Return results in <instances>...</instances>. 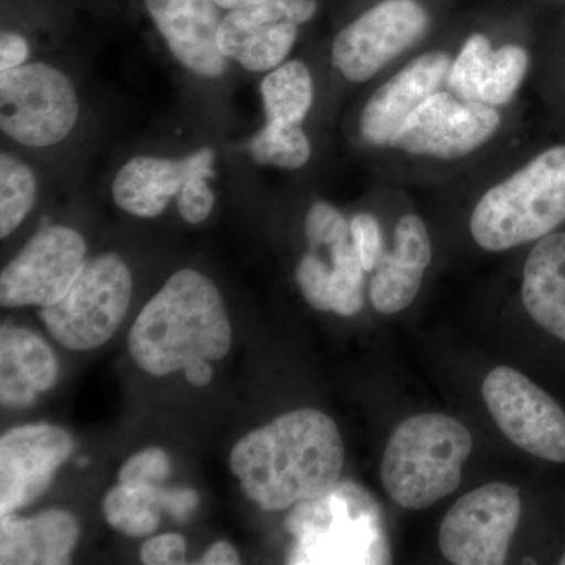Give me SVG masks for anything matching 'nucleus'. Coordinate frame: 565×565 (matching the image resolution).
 I'll list each match as a JSON object with an SVG mask.
<instances>
[{
    "label": "nucleus",
    "instance_id": "f03ea898",
    "mask_svg": "<svg viewBox=\"0 0 565 565\" xmlns=\"http://www.w3.org/2000/svg\"><path fill=\"white\" fill-rule=\"evenodd\" d=\"M232 340V322L217 286L199 270L182 269L141 308L128 348L141 371L163 377L196 360L225 359Z\"/></svg>",
    "mask_w": 565,
    "mask_h": 565
},
{
    "label": "nucleus",
    "instance_id": "423d86ee",
    "mask_svg": "<svg viewBox=\"0 0 565 565\" xmlns=\"http://www.w3.org/2000/svg\"><path fill=\"white\" fill-rule=\"evenodd\" d=\"M81 103L73 81L43 62L0 74V128L28 148L61 143L76 128Z\"/></svg>",
    "mask_w": 565,
    "mask_h": 565
},
{
    "label": "nucleus",
    "instance_id": "412c9836",
    "mask_svg": "<svg viewBox=\"0 0 565 565\" xmlns=\"http://www.w3.org/2000/svg\"><path fill=\"white\" fill-rule=\"evenodd\" d=\"M522 300L545 332L565 343V233L535 243L523 267Z\"/></svg>",
    "mask_w": 565,
    "mask_h": 565
},
{
    "label": "nucleus",
    "instance_id": "39448f33",
    "mask_svg": "<svg viewBox=\"0 0 565 565\" xmlns=\"http://www.w3.org/2000/svg\"><path fill=\"white\" fill-rule=\"evenodd\" d=\"M132 299V275L117 253L88 259L61 302L41 308L47 332L70 351L102 348L125 321Z\"/></svg>",
    "mask_w": 565,
    "mask_h": 565
},
{
    "label": "nucleus",
    "instance_id": "0eeeda50",
    "mask_svg": "<svg viewBox=\"0 0 565 565\" xmlns=\"http://www.w3.org/2000/svg\"><path fill=\"white\" fill-rule=\"evenodd\" d=\"M520 516L519 489L490 482L451 505L441 522L438 546L451 564H504Z\"/></svg>",
    "mask_w": 565,
    "mask_h": 565
},
{
    "label": "nucleus",
    "instance_id": "393cba45",
    "mask_svg": "<svg viewBox=\"0 0 565 565\" xmlns=\"http://www.w3.org/2000/svg\"><path fill=\"white\" fill-rule=\"evenodd\" d=\"M253 161L282 170H297L310 161L311 141L302 126L266 122L248 143Z\"/></svg>",
    "mask_w": 565,
    "mask_h": 565
},
{
    "label": "nucleus",
    "instance_id": "72a5a7b5",
    "mask_svg": "<svg viewBox=\"0 0 565 565\" xmlns=\"http://www.w3.org/2000/svg\"><path fill=\"white\" fill-rule=\"evenodd\" d=\"M29 52L31 46L24 36L17 32L3 31L0 35V74L24 65Z\"/></svg>",
    "mask_w": 565,
    "mask_h": 565
},
{
    "label": "nucleus",
    "instance_id": "7ed1b4c3",
    "mask_svg": "<svg viewBox=\"0 0 565 565\" xmlns=\"http://www.w3.org/2000/svg\"><path fill=\"white\" fill-rule=\"evenodd\" d=\"M565 223V143L552 145L489 189L471 214L479 247L504 252L557 232Z\"/></svg>",
    "mask_w": 565,
    "mask_h": 565
},
{
    "label": "nucleus",
    "instance_id": "4468645a",
    "mask_svg": "<svg viewBox=\"0 0 565 565\" xmlns=\"http://www.w3.org/2000/svg\"><path fill=\"white\" fill-rule=\"evenodd\" d=\"M74 451L68 430L52 424L14 427L0 438V514H11L46 492Z\"/></svg>",
    "mask_w": 565,
    "mask_h": 565
},
{
    "label": "nucleus",
    "instance_id": "6e6552de",
    "mask_svg": "<svg viewBox=\"0 0 565 565\" xmlns=\"http://www.w3.org/2000/svg\"><path fill=\"white\" fill-rule=\"evenodd\" d=\"M84 236L65 225L41 228L0 274L6 308L52 307L79 278L88 258Z\"/></svg>",
    "mask_w": 565,
    "mask_h": 565
},
{
    "label": "nucleus",
    "instance_id": "5701e85b",
    "mask_svg": "<svg viewBox=\"0 0 565 565\" xmlns=\"http://www.w3.org/2000/svg\"><path fill=\"white\" fill-rule=\"evenodd\" d=\"M166 490L161 487H111L103 500V515L114 530L128 537H145L158 531Z\"/></svg>",
    "mask_w": 565,
    "mask_h": 565
},
{
    "label": "nucleus",
    "instance_id": "dca6fc26",
    "mask_svg": "<svg viewBox=\"0 0 565 565\" xmlns=\"http://www.w3.org/2000/svg\"><path fill=\"white\" fill-rule=\"evenodd\" d=\"M214 162L215 152L211 148L180 159L136 156L115 174L111 196L121 211L134 217H159L193 174L214 177Z\"/></svg>",
    "mask_w": 565,
    "mask_h": 565
},
{
    "label": "nucleus",
    "instance_id": "ddd939ff",
    "mask_svg": "<svg viewBox=\"0 0 565 565\" xmlns=\"http://www.w3.org/2000/svg\"><path fill=\"white\" fill-rule=\"evenodd\" d=\"M318 0H266L226 11L218 29V47L228 61L250 73L277 68L292 51L300 25L318 13Z\"/></svg>",
    "mask_w": 565,
    "mask_h": 565
},
{
    "label": "nucleus",
    "instance_id": "9b49d317",
    "mask_svg": "<svg viewBox=\"0 0 565 565\" xmlns=\"http://www.w3.org/2000/svg\"><path fill=\"white\" fill-rule=\"evenodd\" d=\"M338 486L315 500L294 505L288 530L294 545L291 564H367L375 563L366 546L371 541L370 522L353 511L359 489Z\"/></svg>",
    "mask_w": 565,
    "mask_h": 565
},
{
    "label": "nucleus",
    "instance_id": "1a4fd4ad",
    "mask_svg": "<svg viewBox=\"0 0 565 565\" xmlns=\"http://www.w3.org/2000/svg\"><path fill=\"white\" fill-rule=\"evenodd\" d=\"M430 18L418 0H381L338 33L334 68L345 79L366 82L411 50L429 31Z\"/></svg>",
    "mask_w": 565,
    "mask_h": 565
},
{
    "label": "nucleus",
    "instance_id": "c9c22d12",
    "mask_svg": "<svg viewBox=\"0 0 565 565\" xmlns=\"http://www.w3.org/2000/svg\"><path fill=\"white\" fill-rule=\"evenodd\" d=\"M185 379L193 386H204L212 381V366L207 360H196L184 367Z\"/></svg>",
    "mask_w": 565,
    "mask_h": 565
},
{
    "label": "nucleus",
    "instance_id": "58836bf2",
    "mask_svg": "<svg viewBox=\"0 0 565 565\" xmlns=\"http://www.w3.org/2000/svg\"><path fill=\"white\" fill-rule=\"evenodd\" d=\"M564 93H565V77H564Z\"/></svg>",
    "mask_w": 565,
    "mask_h": 565
},
{
    "label": "nucleus",
    "instance_id": "f8f14e48",
    "mask_svg": "<svg viewBox=\"0 0 565 565\" xmlns=\"http://www.w3.org/2000/svg\"><path fill=\"white\" fill-rule=\"evenodd\" d=\"M500 126L494 107L463 102L451 92H437L407 118L392 147L408 154L451 161L479 150Z\"/></svg>",
    "mask_w": 565,
    "mask_h": 565
},
{
    "label": "nucleus",
    "instance_id": "b1692460",
    "mask_svg": "<svg viewBox=\"0 0 565 565\" xmlns=\"http://www.w3.org/2000/svg\"><path fill=\"white\" fill-rule=\"evenodd\" d=\"M36 177L32 167L10 152L0 156V237L20 228L35 206Z\"/></svg>",
    "mask_w": 565,
    "mask_h": 565
},
{
    "label": "nucleus",
    "instance_id": "4c0bfd02",
    "mask_svg": "<svg viewBox=\"0 0 565 565\" xmlns=\"http://www.w3.org/2000/svg\"><path fill=\"white\" fill-rule=\"evenodd\" d=\"M559 564L565 565V553L563 556H561Z\"/></svg>",
    "mask_w": 565,
    "mask_h": 565
},
{
    "label": "nucleus",
    "instance_id": "9d476101",
    "mask_svg": "<svg viewBox=\"0 0 565 565\" xmlns=\"http://www.w3.org/2000/svg\"><path fill=\"white\" fill-rule=\"evenodd\" d=\"M482 396L512 444L537 459L565 463V412L526 375L500 366L487 375Z\"/></svg>",
    "mask_w": 565,
    "mask_h": 565
},
{
    "label": "nucleus",
    "instance_id": "a211bd4d",
    "mask_svg": "<svg viewBox=\"0 0 565 565\" xmlns=\"http://www.w3.org/2000/svg\"><path fill=\"white\" fill-rule=\"evenodd\" d=\"M433 259V243L422 217L407 214L394 230L392 250H385L374 269L370 297L375 310L394 315L418 296L424 274Z\"/></svg>",
    "mask_w": 565,
    "mask_h": 565
},
{
    "label": "nucleus",
    "instance_id": "c756f323",
    "mask_svg": "<svg viewBox=\"0 0 565 565\" xmlns=\"http://www.w3.org/2000/svg\"><path fill=\"white\" fill-rule=\"evenodd\" d=\"M296 280L300 292L311 307L318 311H330V285L332 266H327L315 250L300 259L296 270Z\"/></svg>",
    "mask_w": 565,
    "mask_h": 565
},
{
    "label": "nucleus",
    "instance_id": "2f4dec72",
    "mask_svg": "<svg viewBox=\"0 0 565 565\" xmlns=\"http://www.w3.org/2000/svg\"><path fill=\"white\" fill-rule=\"evenodd\" d=\"M349 223H351L352 243L359 253L363 269L366 273H373L385 252L381 223L367 212L353 215Z\"/></svg>",
    "mask_w": 565,
    "mask_h": 565
},
{
    "label": "nucleus",
    "instance_id": "6ab92c4d",
    "mask_svg": "<svg viewBox=\"0 0 565 565\" xmlns=\"http://www.w3.org/2000/svg\"><path fill=\"white\" fill-rule=\"evenodd\" d=\"M81 527L70 512L61 509L40 512L31 519L2 514L0 522V564H68Z\"/></svg>",
    "mask_w": 565,
    "mask_h": 565
},
{
    "label": "nucleus",
    "instance_id": "aec40b11",
    "mask_svg": "<svg viewBox=\"0 0 565 565\" xmlns=\"http://www.w3.org/2000/svg\"><path fill=\"white\" fill-rule=\"evenodd\" d=\"M58 377V362L43 338L6 326L0 330V399L6 407H29Z\"/></svg>",
    "mask_w": 565,
    "mask_h": 565
},
{
    "label": "nucleus",
    "instance_id": "bb28decb",
    "mask_svg": "<svg viewBox=\"0 0 565 565\" xmlns=\"http://www.w3.org/2000/svg\"><path fill=\"white\" fill-rule=\"evenodd\" d=\"M492 52V43L484 33L468 36L456 61L449 66V92L455 93L457 98L463 102L479 103V87Z\"/></svg>",
    "mask_w": 565,
    "mask_h": 565
},
{
    "label": "nucleus",
    "instance_id": "f3484780",
    "mask_svg": "<svg viewBox=\"0 0 565 565\" xmlns=\"http://www.w3.org/2000/svg\"><path fill=\"white\" fill-rule=\"evenodd\" d=\"M445 52H427L405 65L371 96L360 117V132L374 147L392 145L407 118L448 79Z\"/></svg>",
    "mask_w": 565,
    "mask_h": 565
},
{
    "label": "nucleus",
    "instance_id": "473e14b6",
    "mask_svg": "<svg viewBox=\"0 0 565 565\" xmlns=\"http://www.w3.org/2000/svg\"><path fill=\"white\" fill-rule=\"evenodd\" d=\"M185 553L188 546L184 537L177 533H167L145 542L140 548V559L147 565L184 564Z\"/></svg>",
    "mask_w": 565,
    "mask_h": 565
},
{
    "label": "nucleus",
    "instance_id": "cd10ccee",
    "mask_svg": "<svg viewBox=\"0 0 565 565\" xmlns=\"http://www.w3.org/2000/svg\"><path fill=\"white\" fill-rule=\"evenodd\" d=\"M305 236L311 250L327 248L351 237V223L332 204L318 202L310 207L305 218Z\"/></svg>",
    "mask_w": 565,
    "mask_h": 565
},
{
    "label": "nucleus",
    "instance_id": "f257e3e1",
    "mask_svg": "<svg viewBox=\"0 0 565 565\" xmlns=\"http://www.w3.org/2000/svg\"><path fill=\"white\" fill-rule=\"evenodd\" d=\"M230 467L248 500L263 511H286L338 486L343 438L322 412H289L245 434L233 446Z\"/></svg>",
    "mask_w": 565,
    "mask_h": 565
},
{
    "label": "nucleus",
    "instance_id": "7c9ffc66",
    "mask_svg": "<svg viewBox=\"0 0 565 565\" xmlns=\"http://www.w3.org/2000/svg\"><path fill=\"white\" fill-rule=\"evenodd\" d=\"M211 178L210 174H193L174 196L178 212L189 225H200L214 211L215 195L210 185Z\"/></svg>",
    "mask_w": 565,
    "mask_h": 565
},
{
    "label": "nucleus",
    "instance_id": "e433bc0d",
    "mask_svg": "<svg viewBox=\"0 0 565 565\" xmlns=\"http://www.w3.org/2000/svg\"><path fill=\"white\" fill-rule=\"evenodd\" d=\"M263 2H266V0H214L215 6L225 11L248 9V7L258 6Z\"/></svg>",
    "mask_w": 565,
    "mask_h": 565
},
{
    "label": "nucleus",
    "instance_id": "a878e982",
    "mask_svg": "<svg viewBox=\"0 0 565 565\" xmlns=\"http://www.w3.org/2000/svg\"><path fill=\"white\" fill-rule=\"evenodd\" d=\"M530 63V52L520 44H504L493 51L487 62L478 102L494 109L505 106L522 87Z\"/></svg>",
    "mask_w": 565,
    "mask_h": 565
},
{
    "label": "nucleus",
    "instance_id": "4be33fe9",
    "mask_svg": "<svg viewBox=\"0 0 565 565\" xmlns=\"http://www.w3.org/2000/svg\"><path fill=\"white\" fill-rule=\"evenodd\" d=\"M259 92L267 121L302 126L313 106V76L303 62H282L267 73Z\"/></svg>",
    "mask_w": 565,
    "mask_h": 565
},
{
    "label": "nucleus",
    "instance_id": "c85d7f7f",
    "mask_svg": "<svg viewBox=\"0 0 565 565\" xmlns=\"http://www.w3.org/2000/svg\"><path fill=\"white\" fill-rule=\"evenodd\" d=\"M169 475V456L158 446H151L141 449L122 463L118 471V482L131 487H161Z\"/></svg>",
    "mask_w": 565,
    "mask_h": 565
},
{
    "label": "nucleus",
    "instance_id": "20e7f679",
    "mask_svg": "<svg viewBox=\"0 0 565 565\" xmlns=\"http://www.w3.org/2000/svg\"><path fill=\"white\" fill-rule=\"evenodd\" d=\"M471 449L470 430L451 416H412L396 427L386 444L382 484L394 503L405 509L430 508L456 492Z\"/></svg>",
    "mask_w": 565,
    "mask_h": 565
},
{
    "label": "nucleus",
    "instance_id": "f704fd0d",
    "mask_svg": "<svg viewBox=\"0 0 565 565\" xmlns=\"http://www.w3.org/2000/svg\"><path fill=\"white\" fill-rule=\"evenodd\" d=\"M200 564L207 565H236L241 564L239 553L228 542H215L202 556Z\"/></svg>",
    "mask_w": 565,
    "mask_h": 565
},
{
    "label": "nucleus",
    "instance_id": "2eb2a0df",
    "mask_svg": "<svg viewBox=\"0 0 565 565\" xmlns=\"http://www.w3.org/2000/svg\"><path fill=\"white\" fill-rule=\"evenodd\" d=\"M152 24L185 70L217 79L228 70L218 47L221 9L214 0H145Z\"/></svg>",
    "mask_w": 565,
    "mask_h": 565
}]
</instances>
